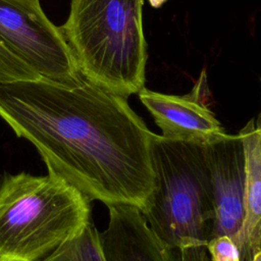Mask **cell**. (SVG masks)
Returning <instances> with one entry per match:
<instances>
[{
	"label": "cell",
	"instance_id": "15",
	"mask_svg": "<svg viewBox=\"0 0 261 261\" xmlns=\"http://www.w3.org/2000/svg\"><path fill=\"white\" fill-rule=\"evenodd\" d=\"M256 124H257V125H258V126L261 128V116H260V119H259V121H258Z\"/></svg>",
	"mask_w": 261,
	"mask_h": 261
},
{
	"label": "cell",
	"instance_id": "5",
	"mask_svg": "<svg viewBox=\"0 0 261 261\" xmlns=\"http://www.w3.org/2000/svg\"><path fill=\"white\" fill-rule=\"evenodd\" d=\"M0 42L45 80L72 86L83 77L61 28L39 0H0Z\"/></svg>",
	"mask_w": 261,
	"mask_h": 261
},
{
	"label": "cell",
	"instance_id": "4",
	"mask_svg": "<svg viewBox=\"0 0 261 261\" xmlns=\"http://www.w3.org/2000/svg\"><path fill=\"white\" fill-rule=\"evenodd\" d=\"M90 199L48 172L0 182V261H41L91 222Z\"/></svg>",
	"mask_w": 261,
	"mask_h": 261
},
{
	"label": "cell",
	"instance_id": "10",
	"mask_svg": "<svg viewBox=\"0 0 261 261\" xmlns=\"http://www.w3.org/2000/svg\"><path fill=\"white\" fill-rule=\"evenodd\" d=\"M41 261H106L100 232L90 222L79 234L61 244Z\"/></svg>",
	"mask_w": 261,
	"mask_h": 261
},
{
	"label": "cell",
	"instance_id": "12",
	"mask_svg": "<svg viewBox=\"0 0 261 261\" xmlns=\"http://www.w3.org/2000/svg\"><path fill=\"white\" fill-rule=\"evenodd\" d=\"M207 251L212 261H244L242 252L228 236H218L207 243Z\"/></svg>",
	"mask_w": 261,
	"mask_h": 261
},
{
	"label": "cell",
	"instance_id": "11",
	"mask_svg": "<svg viewBox=\"0 0 261 261\" xmlns=\"http://www.w3.org/2000/svg\"><path fill=\"white\" fill-rule=\"evenodd\" d=\"M43 79L31 65L0 42V85Z\"/></svg>",
	"mask_w": 261,
	"mask_h": 261
},
{
	"label": "cell",
	"instance_id": "8",
	"mask_svg": "<svg viewBox=\"0 0 261 261\" xmlns=\"http://www.w3.org/2000/svg\"><path fill=\"white\" fill-rule=\"evenodd\" d=\"M108 211V225L100 232L106 261H185L179 249L154 233L138 208L113 205Z\"/></svg>",
	"mask_w": 261,
	"mask_h": 261
},
{
	"label": "cell",
	"instance_id": "13",
	"mask_svg": "<svg viewBox=\"0 0 261 261\" xmlns=\"http://www.w3.org/2000/svg\"><path fill=\"white\" fill-rule=\"evenodd\" d=\"M150 5L153 7V8H159L161 7L167 0H148Z\"/></svg>",
	"mask_w": 261,
	"mask_h": 261
},
{
	"label": "cell",
	"instance_id": "9",
	"mask_svg": "<svg viewBox=\"0 0 261 261\" xmlns=\"http://www.w3.org/2000/svg\"><path fill=\"white\" fill-rule=\"evenodd\" d=\"M239 135L243 141L246 162L244 261H251L261 249V128L252 118Z\"/></svg>",
	"mask_w": 261,
	"mask_h": 261
},
{
	"label": "cell",
	"instance_id": "1",
	"mask_svg": "<svg viewBox=\"0 0 261 261\" xmlns=\"http://www.w3.org/2000/svg\"><path fill=\"white\" fill-rule=\"evenodd\" d=\"M0 117L31 142L48 172L107 207L142 210L154 189L155 136L125 97L82 77L0 85Z\"/></svg>",
	"mask_w": 261,
	"mask_h": 261
},
{
	"label": "cell",
	"instance_id": "3",
	"mask_svg": "<svg viewBox=\"0 0 261 261\" xmlns=\"http://www.w3.org/2000/svg\"><path fill=\"white\" fill-rule=\"evenodd\" d=\"M154 189L140 210L154 233L185 261H207L213 217L210 173L200 144L156 135L151 147Z\"/></svg>",
	"mask_w": 261,
	"mask_h": 261
},
{
	"label": "cell",
	"instance_id": "6",
	"mask_svg": "<svg viewBox=\"0 0 261 261\" xmlns=\"http://www.w3.org/2000/svg\"><path fill=\"white\" fill-rule=\"evenodd\" d=\"M202 147L210 173L213 206L209 240L218 236L230 237L240 248L244 259L246 162L242 138L239 134H226L225 137Z\"/></svg>",
	"mask_w": 261,
	"mask_h": 261
},
{
	"label": "cell",
	"instance_id": "7",
	"mask_svg": "<svg viewBox=\"0 0 261 261\" xmlns=\"http://www.w3.org/2000/svg\"><path fill=\"white\" fill-rule=\"evenodd\" d=\"M138 95L165 139L205 145L226 136L214 113L192 94L169 95L144 87Z\"/></svg>",
	"mask_w": 261,
	"mask_h": 261
},
{
	"label": "cell",
	"instance_id": "2",
	"mask_svg": "<svg viewBox=\"0 0 261 261\" xmlns=\"http://www.w3.org/2000/svg\"><path fill=\"white\" fill-rule=\"evenodd\" d=\"M144 0H70L60 27L84 77L127 98L145 86Z\"/></svg>",
	"mask_w": 261,
	"mask_h": 261
},
{
	"label": "cell",
	"instance_id": "14",
	"mask_svg": "<svg viewBox=\"0 0 261 261\" xmlns=\"http://www.w3.org/2000/svg\"><path fill=\"white\" fill-rule=\"evenodd\" d=\"M251 261H261V249L255 253Z\"/></svg>",
	"mask_w": 261,
	"mask_h": 261
}]
</instances>
